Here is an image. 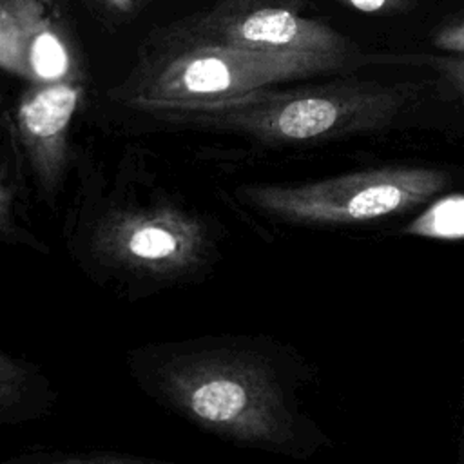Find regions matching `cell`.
Wrapping results in <instances>:
<instances>
[{"instance_id":"6da1fadb","label":"cell","mask_w":464,"mask_h":464,"mask_svg":"<svg viewBox=\"0 0 464 464\" xmlns=\"http://www.w3.org/2000/svg\"><path fill=\"white\" fill-rule=\"evenodd\" d=\"M223 227L140 154L109 174L87 163L63 223L74 265L96 285L138 299L207 277L223 257Z\"/></svg>"},{"instance_id":"7a4b0ae2","label":"cell","mask_w":464,"mask_h":464,"mask_svg":"<svg viewBox=\"0 0 464 464\" xmlns=\"http://www.w3.org/2000/svg\"><path fill=\"white\" fill-rule=\"evenodd\" d=\"M125 364L147 397L212 437L265 451H290L297 440L279 366L254 337L147 343L129 350Z\"/></svg>"},{"instance_id":"3957f363","label":"cell","mask_w":464,"mask_h":464,"mask_svg":"<svg viewBox=\"0 0 464 464\" xmlns=\"http://www.w3.org/2000/svg\"><path fill=\"white\" fill-rule=\"evenodd\" d=\"M419 92L417 83L332 82L292 89L270 85L218 102L130 109L165 129L227 134L279 149L382 130Z\"/></svg>"},{"instance_id":"277c9868","label":"cell","mask_w":464,"mask_h":464,"mask_svg":"<svg viewBox=\"0 0 464 464\" xmlns=\"http://www.w3.org/2000/svg\"><path fill=\"white\" fill-rule=\"evenodd\" d=\"M355 58L268 53L223 44H150L132 71L109 91L123 107L205 103L288 80L350 67Z\"/></svg>"},{"instance_id":"5b68a950","label":"cell","mask_w":464,"mask_h":464,"mask_svg":"<svg viewBox=\"0 0 464 464\" xmlns=\"http://www.w3.org/2000/svg\"><path fill=\"white\" fill-rule=\"evenodd\" d=\"M450 183L440 169L379 167L306 183H243L232 196L274 221L335 227L410 212Z\"/></svg>"},{"instance_id":"8992f818","label":"cell","mask_w":464,"mask_h":464,"mask_svg":"<svg viewBox=\"0 0 464 464\" xmlns=\"http://www.w3.org/2000/svg\"><path fill=\"white\" fill-rule=\"evenodd\" d=\"M152 44H223L268 53L361 58L352 40L321 20L303 16L292 0H219L212 9L167 27Z\"/></svg>"},{"instance_id":"52a82bcc","label":"cell","mask_w":464,"mask_h":464,"mask_svg":"<svg viewBox=\"0 0 464 464\" xmlns=\"http://www.w3.org/2000/svg\"><path fill=\"white\" fill-rule=\"evenodd\" d=\"M82 92V83L69 76L42 80L20 98L9 123V141L24 176L47 207L56 205L76 165L71 129Z\"/></svg>"},{"instance_id":"ba28073f","label":"cell","mask_w":464,"mask_h":464,"mask_svg":"<svg viewBox=\"0 0 464 464\" xmlns=\"http://www.w3.org/2000/svg\"><path fill=\"white\" fill-rule=\"evenodd\" d=\"M54 397L51 381L36 364L0 350V426L42 417Z\"/></svg>"},{"instance_id":"9c48e42d","label":"cell","mask_w":464,"mask_h":464,"mask_svg":"<svg viewBox=\"0 0 464 464\" xmlns=\"http://www.w3.org/2000/svg\"><path fill=\"white\" fill-rule=\"evenodd\" d=\"M2 4L25 34L33 76L38 74L40 82L63 78L67 51L42 4L38 0H2Z\"/></svg>"},{"instance_id":"30bf717a","label":"cell","mask_w":464,"mask_h":464,"mask_svg":"<svg viewBox=\"0 0 464 464\" xmlns=\"http://www.w3.org/2000/svg\"><path fill=\"white\" fill-rule=\"evenodd\" d=\"M24 170L13 145L0 158V243L49 254L47 243L24 223L22 185Z\"/></svg>"},{"instance_id":"8fae6325","label":"cell","mask_w":464,"mask_h":464,"mask_svg":"<svg viewBox=\"0 0 464 464\" xmlns=\"http://www.w3.org/2000/svg\"><path fill=\"white\" fill-rule=\"evenodd\" d=\"M404 232L431 239H464V196L437 199Z\"/></svg>"},{"instance_id":"7c38bea8","label":"cell","mask_w":464,"mask_h":464,"mask_svg":"<svg viewBox=\"0 0 464 464\" xmlns=\"http://www.w3.org/2000/svg\"><path fill=\"white\" fill-rule=\"evenodd\" d=\"M9 462H40V464H143L158 462L156 459L140 457L132 453H121L114 450H87V451H33L9 459Z\"/></svg>"},{"instance_id":"4fadbf2b","label":"cell","mask_w":464,"mask_h":464,"mask_svg":"<svg viewBox=\"0 0 464 464\" xmlns=\"http://www.w3.org/2000/svg\"><path fill=\"white\" fill-rule=\"evenodd\" d=\"M355 11L368 14H386L406 11L411 7V0H337Z\"/></svg>"},{"instance_id":"5bb4252c","label":"cell","mask_w":464,"mask_h":464,"mask_svg":"<svg viewBox=\"0 0 464 464\" xmlns=\"http://www.w3.org/2000/svg\"><path fill=\"white\" fill-rule=\"evenodd\" d=\"M433 45L442 51L464 54V22L450 24L439 29L433 34Z\"/></svg>"},{"instance_id":"9a60e30c","label":"cell","mask_w":464,"mask_h":464,"mask_svg":"<svg viewBox=\"0 0 464 464\" xmlns=\"http://www.w3.org/2000/svg\"><path fill=\"white\" fill-rule=\"evenodd\" d=\"M433 63L439 67V71L448 78L451 87L464 100V54L451 56V58H435Z\"/></svg>"},{"instance_id":"2e32d148","label":"cell","mask_w":464,"mask_h":464,"mask_svg":"<svg viewBox=\"0 0 464 464\" xmlns=\"http://www.w3.org/2000/svg\"><path fill=\"white\" fill-rule=\"evenodd\" d=\"M103 2L120 13H134L143 5L145 0H103Z\"/></svg>"},{"instance_id":"e0dca14e","label":"cell","mask_w":464,"mask_h":464,"mask_svg":"<svg viewBox=\"0 0 464 464\" xmlns=\"http://www.w3.org/2000/svg\"><path fill=\"white\" fill-rule=\"evenodd\" d=\"M2 9H4V5H2V0H0V11H2Z\"/></svg>"}]
</instances>
